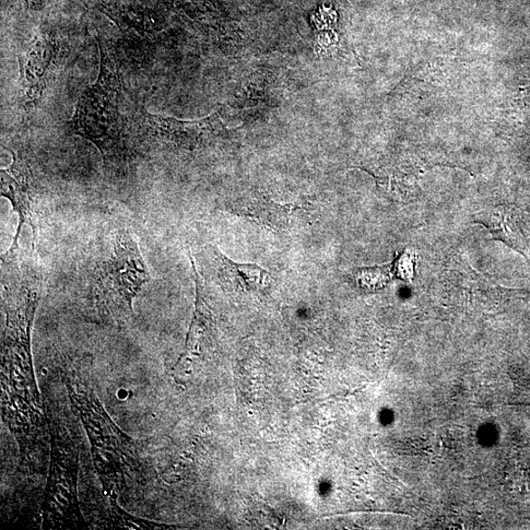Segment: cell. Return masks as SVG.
<instances>
[{
	"label": "cell",
	"mask_w": 530,
	"mask_h": 530,
	"mask_svg": "<svg viewBox=\"0 0 530 530\" xmlns=\"http://www.w3.org/2000/svg\"><path fill=\"white\" fill-rule=\"evenodd\" d=\"M473 220L485 226L494 240L500 241L521 254L529 264L528 246L523 231L520 209L512 205H500L477 212Z\"/></svg>",
	"instance_id": "52a82bcc"
},
{
	"label": "cell",
	"mask_w": 530,
	"mask_h": 530,
	"mask_svg": "<svg viewBox=\"0 0 530 530\" xmlns=\"http://www.w3.org/2000/svg\"><path fill=\"white\" fill-rule=\"evenodd\" d=\"M58 46L46 35H39L19 58L21 82L27 106L41 101L53 74Z\"/></svg>",
	"instance_id": "277c9868"
},
{
	"label": "cell",
	"mask_w": 530,
	"mask_h": 530,
	"mask_svg": "<svg viewBox=\"0 0 530 530\" xmlns=\"http://www.w3.org/2000/svg\"><path fill=\"white\" fill-rule=\"evenodd\" d=\"M82 278L88 310L101 321L126 323L133 314L134 300L151 280L131 228L120 226L102 236Z\"/></svg>",
	"instance_id": "6da1fadb"
},
{
	"label": "cell",
	"mask_w": 530,
	"mask_h": 530,
	"mask_svg": "<svg viewBox=\"0 0 530 530\" xmlns=\"http://www.w3.org/2000/svg\"><path fill=\"white\" fill-rule=\"evenodd\" d=\"M147 122L152 133L181 146H194L199 140L217 136L223 130L217 113L196 121L149 114Z\"/></svg>",
	"instance_id": "8992f818"
},
{
	"label": "cell",
	"mask_w": 530,
	"mask_h": 530,
	"mask_svg": "<svg viewBox=\"0 0 530 530\" xmlns=\"http://www.w3.org/2000/svg\"><path fill=\"white\" fill-rule=\"evenodd\" d=\"M100 75L82 94L71 126L75 134L92 141L101 153L104 167L116 175H125L128 150L125 121L120 111L121 79L118 67L101 43Z\"/></svg>",
	"instance_id": "7a4b0ae2"
},
{
	"label": "cell",
	"mask_w": 530,
	"mask_h": 530,
	"mask_svg": "<svg viewBox=\"0 0 530 530\" xmlns=\"http://www.w3.org/2000/svg\"><path fill=\"white\" fill-rule=\"evenodd\" d=\"M7 149L14 157V161L7 169L0 170V190L19 217L18 228L11 246H19L22 227L27 224L33 231L32 253H34L40 216L39 185L28 158L22 151Z\"/></svg>",
	"instance_id": "3957f363"
},
{
	"label": "cell",
	"mask_w": 530,
	"mask_h": 530,
	"mask_svg": "<svg viewBox=\"0 0 530 530\" xmlns=\"http://www.w3.org/2000/svg\"><path fill=\"white\" fill-rule=\"evenodd\" d=\"M206 251L224 289L256 293L265 291L269 286L270 275L261 266L236 263L214 246H207Z\"/></svg>",
	"instance_id": "5b68a950"
}]
</instances>
